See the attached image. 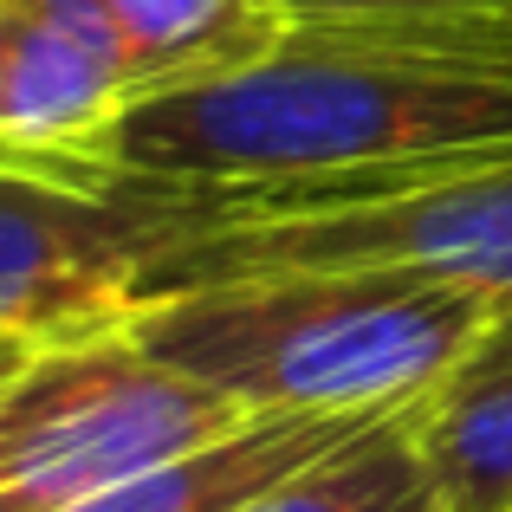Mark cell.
I'll use <instances>...</instances> for the list:
<instances>
[{
  "label": "cell",
  "mask_w": 512,
  "mask_h": 512,
  "mask_svg": "<svg viewBox=\"0 0 512 512\" xmlns=\"http://www.w3.org/2000/svg\"><path fill=\"white\" fill-rule=\"evenodd\" d=\"M247 512H448V500L415 435V409H396L331 448L325 461L279 480Z\"/></svg>",
  "instance_id": "cell-10"
},
{
  "label": "cell",
  "mask_w": 512,
  "mask_h": 512,
  "mask_svg": "<svg viewBox=\"0 0 512 512\" xmlns=\"http://www.w3.org/2000/svg\"><path fill=\"white\" fill-rule=\"evenodd\" d=\"M415 435L448 512H512V312L415 402Z\"/></svg>",
  "instance_id": "cell-8"
},
{
  "label": "cell",
  "mask_w": 512,
  "mask_h": 512,
  "mask_svg": "<svg viewBox=\"0 0 512 512\" xmlns=\"http://www.w3.org/2000/svg\"><path fill=\"white\" fill-rule=\"evenodd\" d=\"M500 305L383 266L234 273L163 292L137 338L253 415H396L428 402Z\"/></svg>",
  "instance_id": "cell-2"
},
{
  "label": "cell",
  "mask_w": 512,
  "mask_h": 512,
  "mask_svg": "<svg viewBox=\"0 0 512 512\" xmlns=\"http://www.w3.org/2000/svg\"><path fill=\"white\" fill-rule=\"evenodd\" d=\"M512 7V0H286L292 20H370V13H467Z\"/></svg>",
  "instance_id": "cell-11"
},
{
  "label": "cell",
  "mask_w": 512,
  "mask_h": 512,
  "mask_svg": "<svg viewBox=\"0 0 512 512\" xmlns=\"http://www.w3.org/2000/svg\"><path fill=\"white\" fill-rule=\"evenodd\" d=\"M370 422H383V415H253L234 435L208 441L195 454H175V461L150 467L143 480L98 493V500L72 512H247L279 480L325 461L331 448H344Z\"/></svg>",
  "instance_id": "cell-7"
},
{
  "label": "cell",
  "mask_w": 512,
  "mask_h": 512,
  "mask_svg": "<svg viewBox=\"0 0 512 512\" xmlns=\"http://www.w3.org/2000/svg\"><path fill=\"white\" fill-rule=\"evenodd\" d=\"M299 266L422 273L512 312V156L428 175V182L370 188V195L175 227L156 253V299L201 279L299 273Z\"/></svg>",
  "instance_id": "cell-4"
},
{
  "label": "cell",
  "mask_w": 512,
  "mask_h": 512,
  "mask_svg": "<svg viewBox=\"0 0 512 512\" xmlns=\"http://www.w3.org/2000/svg\"><path fill=\"white\" fill-rule=\"evenodd\" d=\"M247 422V402L137 331L39 350L0 376V512H72Z\"/></svg>",
  "instance_id": "cell-3"
},
{
  "label": "cell",
  "mask_w": 512,
  "mask_h": 512,
  "mask_svg": "<svg viewBox=\"0 0 512 512\" xmlns=\"http://www.w3.org/2000/svg\"><path fill=\"white\" fill-rule=\"evenodd\" d=\"M137 104V59L104 0H0V143L13 169H111Z\"/></svg>",
  "instance_id": "cell-6"
},
{
  "label": "cell",
  "mask_w": 512,
  "mask_h": 512,
  "mask_svg": "<svg viewBox=\"0 0 512 512\" xmlns=\"http://www.w3.org/2000/svg\"><path fill=\"white\" fill-rule=\"evenodd\" d=\"M512 156V7L292 20L247 72L143 98L111 169L175 227L370 195Z\"/></svg>",
  "instance_id": "cell-1"
},
{
  "label": "cell",
  "mask_w": 512,
  "mask_h": 512,
  "mask_svg": "<svg viewBox=\"0 0 512 512\" xmlns=\"http://www.w3.org/2000/svg\"><path fill=\"white\" fill-rule=\"evenodd\" d=\"M156 305V234L137 195L98 175H0V350H39L137 331Z\"/></svg>",
  "instance_id": "cell-5"
},
{
  "label": "cell",
  "mask_w": 512,
  "mask_h": 512,
  "mask_svg": "<svg viewBox=\"0 0 512 512\" xmlns=\"http://www.w3.org/2000/svg\"><path fill=\"white\" fill-rule=\"evenodd\" d=\"M137 59L143 98L247 72L286 39V0H104Z\"/></svg>",
  "instance_id": "cell-9"
}]
</instances>
